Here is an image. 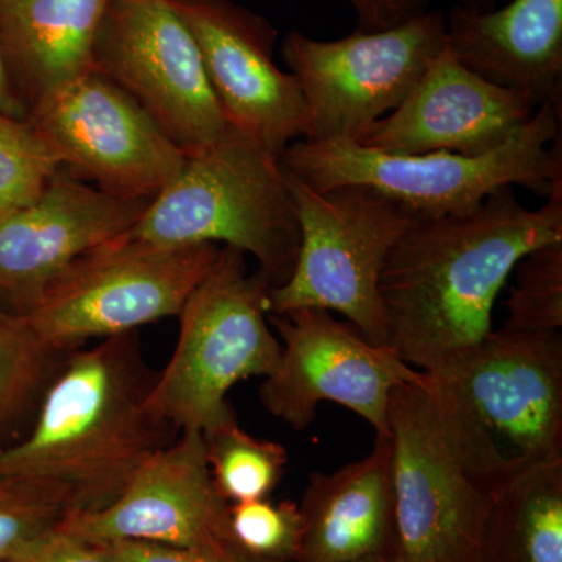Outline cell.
<instances>
[{
  "label": "cell",
  "mask_w": 562,
  "mask_h": 562,
  "mask_svg": "<svg viewBox=\"0 0 562 562\" xmlns=\"http://www.w3.org/2000/svg\"><path fill=\"white\" fill-rule=\"evenodd\" d=\"M547 199L528 210L506 187L464 216L417 221L380 279L387 349L425 372L494 331L495 301L519 261L562 241V188Z\"/></svg>",
  "instance_id": "cell-1"
},
{
  "label": "cell",
  "mask_w": 562,
  "mask_h": 562,
  "mask_svg": "<svg viewBox=\"0 0 562 562\" xmlns=\"http://www.w3.org/2000/svg\"><path fill=\"white\" fill-rule=\"evenodd\" d=\"M157 373L138 331L70 351L27 438L0 450V476L57 487L70 513L106 508L177 431L150 405Z\"/></svg>",
  "instance_id": "cell-2"
},
{
  "label": "cell",
  "mask_w": 562,
  "mask_h": 562,
  "mask_svg": "<svg viewBox=\"0 0 562 562\" xmlns=\"http://www.w3.org/2000/svg\"><path fill=\"white\" fill-rule=\"evenodd\" d=\"M422 373L447 438L484 491L562 460V333L502 328Z\"/></svg>",
  "instance_id": "cell-3"
},
{
  "label": "cell",
  "mask_w": 562,
  "mask_h": 562,
  "mask_svg": "<svg viewBox=\"0 0 562 562\" xmlns=\"http://www.w3.org/2000/svg\"><path fill=\"white\" fill-rule=\"evenodd\" d=\"M561 124L562 105L543 103L505 146L479 157L392 155L349 139H299L280 155V165L316 191L372 188L417 220L464 216L502 188L524 187L546 198L562 188Z\"/></svg>",
  "instance_id": "cell-4"
},
{
  "label": "cell",
  "mask_w": 562,
  "mask_h": 562,
  "mask_svg": "<svg viewBox=\"0 0 562 562\" xmlns=\"http://www.w3.org/2000/svg\"><path fill=\"white\" fill-rule=\"evenodd\" d=\"M127 235L158 244H224L251 255L272 288L290 279L301 244L280 158L232 125L184 158Z\"/></svg>",
  "instance_id": "cell-5"
},
{
  "label": "cell",
  "mask_w": 562,
  "mask_h": 562,
  "mask_svg": "<svg viewBox=\"0 0 562 562\" xmlns=\"http://www.w3.org/2000/svg\"><path fill=\"white\" fill-rule=\"evenodd\" d=\"M272 283L250 272L243 251L222 247L179 314L171 360L157 373L150 405L177 431H210L235 419L228 392L271 375L281 344L269 328Z\"/></svg>",
  "instance_id": "cell-6"
},
{
  "label": "cell",
  "mask_w": 562,
  "mask_h": 562,
  "mask_svg": "<svg viewBox=\"0 0 562 562\" xmlns=\"http://www.w3.org/2000/svg\"><path fill=\"white\" fill-rule=\"evenodd\" d=\"M286 177L301 244L290 279L269 291V314L339 313L366 339L386 347L380 279L392 250L419 220L362 184L316 191Z\"/></svg>",
  "instance_id": "cell-7"
},
{
  "label": "cell",
  "mask_w": 562,
  "mask_h": 562,
  "mask_svg": "<svg viewBox=\"0 0 562 562\" xmlns=\"http://www.w3.org/2000/svg\"><path fill=\"white\" fill-rule=\"evenodd\" d=\"M220 250L216 244H158L125 233L70 261L25 319L40 338L66 351L90 339L138 331L179 316Z\"/></svg>",
  "instance_id": "cell-8"
},
{
  "label": "cell",
  "mask_w": 562,
  "mask_h": 562,
  "mask_svg": "<svg viewBox=\"0 0 562 562\" xmlns=\"http://www.w3.org/2000/svg\"><path fill=\"white\" fill-rule=\"evenodd\" d=\"M442 11L425 10L380 32L319 41L288 33L281 55L308 110L306 140L349 139L391 114L446 47Z\"/></svg>",
  "instance_id": "cell-9"
},
{
  "label": "cell",
  "mask_w": 562,
  "mask_h": 562,
  "mask_svg": "<svg viewBox=\"0 0 562 562\" xmlns=\"http://www.w3.org/2000/svg\"><path fill=\"white\" fill-rule=\"evenodd\" d=\"M425 379V376H424ZM398 562H479L490 492L473 482L424 383H403L387 412Z\"/></svg>",
  "instance_id": "cell-10"
},
{
  "label": "cell",
  "mask_w": 562,
  "mask_h": 562,
  "mask_svg": "<svg viewBox=\"0 0 562 562\" xmlns=\"http://www.w3.org/2000/svg\"><path fill=\"white\" fill-rule=\"evenodd\" d=\"M91 69L131 95L187 157L227 131L198 43L168 0H109Z\"/></svg>",
  "instance_id": "cell-11"
},
{
  "label": "cell",
  "mask_w": 562,
  "mask_h": 562,
  "mask_svg": "<svg viewBox=\"0 0 562 562\" xmlns=\"http://www.w3.org/2000/svg\"><path fill=\"white\" fill-rule=\"evenodd\" d=\"M280 336V360L261 384L266 412L294 430L308 428L324 402L338 403L387 436L391 395L403 383H424V373L386 347L366 339L353 325L322 310L269 314Z\"/></svg>",
  "instance_id": "cell-12"
},
{
  "label": "cell",
  "mask_w": 562,
  "mask_h": 562,
  "mask_svg": "<svg viewBox=\"0 0 562 562\" xmlns=\"http://www.w3.org/2000/svg\"><path fill=\"white\" fill-rule=\"evenodd\" d=\"M27 117L61 168L114 198L154 201L187 158L131 95L92 69Z\"/></svg>",
  "instance_id": "cell-13"
},
{
  "label": "cell",
  "mask_w": 562,
  "mask_h": 562,
  "mask_svg": "<svg viewBox=\"0 0 562 562\" xmlns=\"http://www.w3.org/2000/svg\"><path fill=\"white\" fill-rule=\"evenodd\" d=\"M190 29L216 101L233 128L280 158L308 133L297 80L273 61L277 31L233 0H168Z\"/></svg>",
  "instance_id": "cell-14"
},
{
  "label": "cell",
  "mask_w": 562,
  "mask_h": 562,
  "mask_svg": "<svg viewBox=\"0 0 562 562\" xmlns=\"http://www.w3.org/2000/svg\"><path fill=\"white\" fill-rule=\"evenodd\" d=\"M61 531L87 543L140 541L238 557L231 503L214 486L201 431H181L155 453L124 492L95 513H70Z\"/></svg>",
  "instance_id": "cell-15"
},
{
  "label": "cell",
  "mask_w": 562,
  "mask_h": 562,
  "mask_svg": "<svg viewBox=\"0 0 562 562\" xmlns=\"http://www.w3.org/2000/svg\"><path fill=\"white\" fill-rule=\"evenodd\" d=\"M149 203L114 198L58 169L35 202L0 216V305L27 313L70 261L132 231Z\"/></svg>",
  "instance_id": "cell-16"
},
{
  "label": "cell",
  "mask_w": 562,
  "mask_h": 562,
  "mask_svg": "<svg viewBox=\"0 0 562 562\" xmlns=\"http://www.w3.org/2000/svg\"><path fill=\"white\" fill-rule=\"evenodd\" d=\"M536 110L520 92L464 68L446 44L408 98L376 121L358 144L392 155L450 151L479 157L505 146Z\"/></svg>",
  "instance_id": "cell-17"
},
{
  "label": "cell",
  "mask_w": 562,
  "mask_h": 562,
  "mask_svg": "<svg viewBox=\"0 0 562 562\" xmlns=\"http://www.w3.org/2000/svg\"><path fill=\"white\" fill-rule=\"evenodd\" d=\"M447 49L464 68L535 103L562 105V0H512L503 9L452 7Z\"/></svg>",
  "instance_id": "cell-18"
},
{
  "label": "cell",
  "mask_w": 562,
  "mask_h": 562,
  "mask_svg": "<svg viewBox=\"0 0 562 562\" xmlns=\"http://www.w3.org/2000/svg\"><path fill=\"white\" fill-rule=\"evenodd\" d=\"M297 562H357L394 550V491L390 436L372 452L331 473L314 472L299 505Z\"/></svg>",
  "instance_id": "cell-19"
},
{
  "label": "cell",
  "mask_w": 562,
  "mask_h": 562,
  "mask_svg": "<svg viewBox=\"0 0 562 562\" xmlns=\"http://www.w3.org/2000/svg\"><path fill=\"white\" fill-rule=\"evenodd\" d=\"M109 0H0V49L29 113L92 68Z\"/></svg>",
  "instance_id": "cell-20"
},
{
  "label": "cell",
  "mask_w": 562,
  "mask_h": 562,
  "mask_svg": "<svg viewBox=\"0 0 562 562\" xmlns=\"http://www.w3.org/2000/svg\"><path fill=\"white\" fill-rule=\"evenodd\" d=\"M479 562H562V460L490 491Z\"/></svg>",
  "instance_id": "cell-21"
},
{
  "label": "cell",
  "mask_w": 562,
  "mask_h": 562,
  "mask_svg": "<svg viewBox=\"0 0 562 562\" xmlns=\"http://www.w3.org/2000/svg\"><path fill=\"white\" fill-rule=\"evenodd\" d=\"M69 353L40 338L24 314L0 305V431L40 405Z\"/></svg>",
  "instance_id": "cell-22"
},
{
  "label": "cell",
  "mask_w": 562,
  "mask_h": 562,
  "mask_svg": "<svg viewBox=\"0 0 562 562\" xmlns=\"http://www.w3.org/2000/svg\"><path fill=\"white\" fill-rule=\"evenodd\" d=\"M202 435L214 486L231 505L268 498L283 479L286 449L249 435L236 417Z\"/></svg>",
  "instance_id": "cell-23"
},
{
  "label": "cell",
  "mask_w": 562,
  "mask_h": 562,
  "mask_svg": "<svg viewBox=\"0 0 562 562\" xmlns=\"http://www.w3.org/2000/svg\"><path fill=\"white\" fill-rule=\"evenodd\" d=\"M61 161L29 117L0 111V216L40 198Z\"/></svg>",
  "instance_id": "cell-24"
},
{
  "label": "cell",
  "mask_w": 562,
  "mask_h": 562,
  "mask_svg": "<svg viewBox=\"0 0 562 562\" xmlns=\"http://www.w3.org/2000/svg\"><path fill=\"white\" fill-rule=\"evenodd\" d=\"M516 286L505 303L503 330L562 333V241L543 244L516 266Z\"/></svg>",
  "instance_id": "cell-25"
},
{
  "label": "cell",
  "mask_w": 562,
  "mask_h": 562,
  "mask_svg": "<svg viewBox=\"0 0 562 562\" xmlns=\"http://www.w3.org/2000/svg\"><path fill=\"white\" fill-rule=\"evenodd\" d=\"M69 513L68 498L57 487L0 476V562L57 528Z\"/></svg>",
  "instance_id": "cell-26"
},
{
  "label": "cell",
  "mask_w": 562,
  "mask_h": 562,
  "mask_svg": "<svg viewBox=\"0 0 562 562\" xmlns=\"http://www.w3.org/2000/svg\"><path fill=\"white\" fill-rule=\"evenodd\" d=\"M231 531L236 546L254 560L297 562L302 516L297 503L268 498L231 505Z\"/></svg>",
  "instance_id": "cell-27"
},
{
  "label": "cell",
  "mask_w": 562,
  "mask_h": 562,
  "mask_svg": "<svg viewBox=\"0 0 562 562\" xmlns=\"http://www.w3.org/2000/svg\"><path fill=\"white\" fill-rule=\"evenodd\" d=\"M106 562H251L254 558L241 553L238 557L194 552L161 543L140 541H110L88 543Z\"/></svg>",
  "instance_id": "cell-28"
},
{
  "label": "cell",
  "mask_w": 562,
  "mask_h": 562,
  "mask_svg": "<svg viewBox=\"0 0 562 562\" xmlns=\"http://www.w3.org/2000/svg\"><path fill=\"white\" fill-rule=\"evenodd\" d=\"M5 562H106L91 546L54 528L25 543Z\"/></svg>",
  "instance_id": "cell-29"
},
{
  "label": "cell",
  "mask_w": 562,
  "mask_h": 562,
  "mask_svg": "<svg viewBox=\"0 0 562 562\" xmlns=\"http://www.w3.org/2000/svg\"><path fill=\"white\" fill-rule=\"evenodd\" d=\"M349 2L357 14V32L386 31L428 10V0H349Z\"/></svg>",
  "instance_id": "cell-30"
},
{
  "label": "cell",
  "mask_w": 562,
  "mask_h": 562,
  "mask_svg": "<svg viewBox=\"0 0 562 562\" xmlns=\"http://www.w3.org/2000/svg\"><path fill=\"white\" fill-rule=\"evenodd\" d=\"M0 111L11 114V116L27 117V111L22 105L20 95H18L13 81H11L2 49H0Z\"/></svg>",
  "instance_id": "cell-31"
},
{
  "label": "cell",
  "mask_w": 562,
  "mask_h": 562,
  "mask_svg": "<svg viewBox=\"0 0 562 562\" xmlns=\"http://www.w3.org/2000/svg\"><path fill=\"white\" fill-rule=\"evenodd\" d=\"M501 0H461L460 5L464 9H471L476 11H490L497 7Z\"/></svg>",
  "instance_id": "cell-32"
},
{
  "label": "cell",
  "mask_w": 562,
  "mask_h": 562,
  "mask_svg": "<svg viewBox=\"0 0 562 562\" xmlns=\"http://www.w3.org/2000/svg\"><path fill=\"white\" fill-rule=\"evenodd\" d=\"M357 562H398L397 558L394 557V552H386L380 554H373V557L364 558V560Z\"/></svg>",
  "instance_id": "cell-33"
},
{
  "label": "cell",
  "mask_w": 562,
  "mask_h": 562,
  "mask_svg": "<svg viewBox=\"0 0 562 562\" xmlns=\"http://www.w3.org/2000/svg\"><path fill=\"white\" fill-rule=\"evenodd\" d=\"M251 562H262V561L254 560V561H251Z\"/></svg>",
  "instance_id": "cell-34"
}]
</instances>
